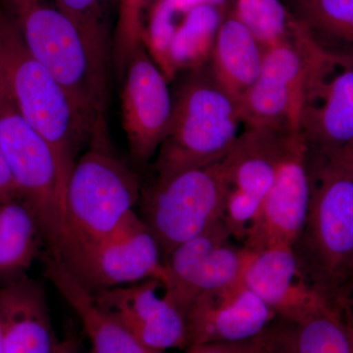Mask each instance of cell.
<instances>
[{
	"label": "cell",
	"instance_id": "9",
	"mask_svg": "<svg viewBox=\"0 0 353 353\" xmlns=\"http://www.w3.org/2000/svg\"><path fill=\"white\" fill-rule=\"evenodd\" d=\"M232 238L222 219L165 256L166 294L183 313L202 294L243 280L248 252L232 245Z\"/></svg>",
	"mask_w": 353,
	"mask_h": 353
},
{
	"label": "cell",
	"instance_id": "2",
	"mask_svg": "<svg viewBox=\"0 0 353 353\" xmlns=\"http://www.w3.org/2000/svg\"><path fill=\"white\" fill-rule=\"evenodd\" d=\"M31 51L68 90L92 137L108 134L106 50L88 39L53 0H2Z\"/></svg>",
	"mask_w": 353,
	"mask_h": 353
},
{
	"label": "cell",
	"instance_id": "16",
	"mask_svg": "<svg viewBox=\"0 0 353 353\" xmlns=\"http://www.w3.org/2000/svg\"><path fill=\"white\" fill-rule=\"evenodd\" d=\"M44 275L80 319L88 353H163L146 347L117 319L97 305L94 294L62 260L44 252Z\"/></svg>",
	"mask_w": 353,
	"mask_h": 353
},
{
	"label": "cell",
	"instance_id": "32",
	"mask_svg": "<svg viewBox=\"0 0 353 353\" xmlns=\"http://www.w3.org/2000/svg\"><path fill=\"white\" fill-rule=\"evenodd\" d=\"M0 353H3V338H2L1 320H0Z\"/></svg>",
	"mask_w": 353,
	"mask_h": 353
},
{
	"label": "cell",
	"instance_id": "12",
	"mask_svg": "<svg viewBox=\"0 0 353 353\" xmlns=\"http://www.w3.org/2000/svg\"><path fill=\"white\" fill-rule=\"evenodd\" d=\"M92 294L99 307L112 315L146 347L161 352L190 348L187 318L167 296L162 281L150 279Z\"/></svg>",
	"mask_w": 353,
	"mask_h": 353
},
{
	"label": "cell",
	"instance_id": "6",
	"mask_svg": "<svg viewBox=\"0 0 353 353\" xmlns=\"http://www.w3.org/2000/svg\"><path fill=\"white\" fill-rule=\"evenodd\" d=\"M0 148L18 199L43 232L46 252L63 261L67 252L65 187L52 146L21 116L0 78Z\"/></svg>",
	"mask_w": 353,
	"mask_h": 353
},
{
	"label": "cell",
	"instance_id": "29",
	"mask_svg": "<svg viewBox=\"0 0 353 353\" xmlns=\"http://www.w3.org/2000/svg\"><path fill=\"white\" fill-rule=\"evenodd\" d=\"M179 15H185L192 9L203 6L223 7L225 8L228 0H166Z\"/></svg>",
	"mask_w": 353,
	"mask_h": 353
},
{
	"label": "cell",
	"instance_id": "28",
	"mask_svg": "<svg viewBox=\"0 0 353 353\" xmlns=\"http://www.w3.org/2000/svg\"><path fill=\"white\" fill-rule=\"evenodd\" d=\"M18 199L17 189L6 157L0 148V202Z\"/></svg>",
	"mask_w": 353,
	"mask_h": 353
},
{
	"label": "cell",
	"instance_id": "1",
	"mask_svg": "<svg viewBox=\"0 0 353 353\" xmlns=\"http://www.w3.org/2000/svg\"><path fill=\"white\" fill-rule=\"evenodd\" d=\"M308 167L307 217L292 250L318 296L343 312L353 294V145L308 152Z\"/></svg>",
	"mask_w": 353,
	"mask_h": 353
},
{
	"label": "cell",
	"instance_id": "33",
	"mask_svg": "<svg viewBox=\"0 0 353 353\" xmlns=\"http://www.w3.org/2000/svg\"><path fill=\"white\" fill-rule=\"evenodd\" d=\"M350 327H352V326H350ZM352 328L353 329V327H352Z\"/></svg>",
	"mask_w": 353,
	"mask_h": 353
},
{
	"label": "cell",
	"instance_id": "24",
	"mask_svg": "<svg viewBox=\"0 0 353 353\" xmlns=\"http://www.w3.org/2000/svg\"><path fill=\"white\" fill-rule=\"evenodd\" d=\"M234 15L264 50L292 36L294 20L282 0H236Z\"/></svg>",
	"mask_w": 353,
	"mask_h": 353
},
{
	"label": "cell",
	"instance_id": "13",
	"mask_svg": "<svg viewBox=\"0 0 353 353\" xmlns=\"http://www.w3.org/2000/svg\"><path fill=\"white\" fill-rule=\"evenodd\" d=\"M185 315L190 347L252 340L277 318L245 280L197 297L185 309Z\"/></svg>",
	"mask_w": 353,
	"mask_h": 353
},
{
	"label": "cell",
	"instance_id": "4",
	"mask_svg": "<svg viewBox=\"0 0 353 353\" xmlns=\"http://www.w3.org/2000/svg\"><path fill=\"white\" fill-rule=\"evenodd\" d=\"M141 196L138 175L115 154L109 137L92 139L77 159L65 189L63 262L112 234L136 213Z\"/></svg>",
	"mask_w": 353,
	"mask_h": 353
},
{
	"label": "cell",
	"instance_id": "23",
	"mask_svg": "<svg viewBox=\"0 0 353 353\" xmlns=\"http://www.w3.org/2000/svg\"><path fill=\"white\" fill-rule=\"evenodd\" d=\"M294 19L311 34L353 43V0H285Z\"/></svg>",
	"mask_w": 353,
	"mask_h": 353
},
{
	"label": "cell",
	"instance_id": "11",
	"mask_svg": "<svg viewBox=\"0 0 353 353\" xmlns=\"http://www.w3.org/2000/svg\"><path fill=\"white\" fill-rule=\"evenodd\" d=\"M122 92L123 127L130 157L143 167L163 143L170 126L174 101L168 79L155 63L145 44L128 57Z\"/></svg>",
	"mask_w": 353,
	"mask_h": 353
},
{
	"label": "cell",
	"instance_id": "15",
	"mask_svg": "<svg viewBox=\"0 0 353 353\" xmlns=\"http://www.w3.org/2000/svg\"><path fill=\"white\" fill-rule=\"evenodd\" d=\"M3 353H55L53 330L43 285L30 276L0 285Z\"/></svg>",
	"mask_w": 353,
	"mask_h": 353
},
{
	"label": "cell",
	"instance_id": "17",
	"mask_svg": "<svg viewBox=\"0 0 353 353\" xmlns=\"http://www.w3.org/2000/svg\"><path fill=\"white\" fill-rule=\"evenodd\" d=\"M294 134L297 132L245 127L223 157L230 189L239 190L262 203L273 185L289 139Z\"/></svg>",
	"mask_w": 353,
	"mask_h": 353
},
{
	"label": "cell",
	"instance_id": "25",
	"mask_svg": "<svg viewBox=\"0 0 353 353\" xmlns=\"http://www.w3.org/2000/svg\"><path fill=\"white\" fill-rule=\"evenodd\" d=\"M152 0H121V12L116 36L118 62L125 66L130 54L143 46L145 30L143 15Z\"/></svg>",
	"mask_w": 353,
	"mask_h": 353
},
{
	"label": "cell",
	"instance_id": "21",
	"mask_svg": "<svg viewBox=\"0 0 353 353\" xmlns=\"http://www.w3.org/2000/svg\"><path fill=\"white\" fill-rule=\"evenodd\" d=\"M46 250L43 232L19 199L0 202V285L29 276Z\"/></svg>",
	"mask_w": 353,
	"mask_h": 353
},
{
	"label": "cell",
	"instance_id": "8",
	"mask_svg": "<svg viewBox=\"0 0 353 353\" xmlns=\"http://www.w3.org/2000/svg\"><path fill=\"white\" fill-rule=\"evenodd\" d=\"M64 263L92 292L150 279L166 280L160 246L137 212L112 234L78 250Z\"/></svg>",
	"mask_w": 353,
	"mask_h": 353
},
{
	"label": "cell",
	"instance_id": "19",
	"mask_svg": "<svg viewBox=\"0 0 353 353\" xmlns=\"http://www.w3.org/2000/svg\"><path fill=\"white\" fill-rule=\"evenodd\" d=\"M269 331L272 353H353L352 327L328 304L299 321L276 318Z\"/></svg>",
	"mask_w": 353,
	"mask_h": 353
},
{
	"label": "cell",
	"instance_id": "31",
	"mask_svg": "<svg viewBox=\"0 0 353 353\" xmlns=\"http://www.w3.org/2000/svg\"><path fill=\"white\" fill-rule=\"evenodd\" d=\"M343 314H345L348 324L353 327V310L345 311V312H343Z\"/></svg>",
	"mask_w": 353,
	"mask_h": 353
},
{
	"label": "cell",
	"instance_id": "14",
	"mask_svg": "<svg viewBox=\"0 0 353 353\" xmlns=\"http://www.w3.org/2000/svg\"><path fill=\"white\" fill-rule=\"evenodd\" d=\"M246 252L245 285L277 318L299 321L328 304L309 284L292 246Z\"/></svg>",
	"mask_w": 353,
	"mask_h": 353
},
{
	"label": "cell",
	"instance_id": "30",
	"mask_svg": "<svg viewBox=\"0 0 353 353\" xmlns=\"http://www.w3.org/2000/svg\"><path fill=\"white\" fill-rule=\"evenodd\" d=\"M55 353H83L80 341L72 331L67 332L63 338L58 341Z\"/></svg>",
	"mask_w": 353,
	"mask_h": 353
},
{
	"label": "cell",
	"instance_id": "10",
	"mask_svg": "<svg viewBox=\"0 0 353 353\" xmlns=\"http://www.w3.org/2000/svg\"><path fill=\"white\" fill-rule=\"evenodd\" d=\"M311 196L308 148L301 132L292 134L270 190L248 229L243 248L259 252L294 245L307 217Z\"/></svg>",
	"mask_w": 353,
	"mask_h": 353
},
{
	"label": "cell",
	"instance_id": "18",
	"mask_svg": "<svg viewBox=\"0 0 353 353\" xmlns=\"http://www.w3.org/2000/svg\"><path fill=\"white\" fill-rule=\"evenodd\" d=\"M317 97H322V105L306 108L301 119L308 152L329 153L352 146L353 66L325 83Z\"/></svg>",
	"mask_w": 353,
	"mask_h": 353
},
{
	"label": "cell",
	"instance_id": "5",
	"mask_svg": "<svg viewBox=\"0 0 353 353\" xmlns=\"http://www.w3.org/2000/svg\"><path fill=\"white\" fill-rule=\"evenodd\" d=\"M241 125L239 101L211 70H194L174 101L170 126L155 155V176L220 160L240 136Z\"/></svg>",
	"mask_w": 353,
	"mask_h": 353
},
{
	"label": "cell",
	"instance_id": "22",
	"mask_svg": "<svg viewBox=\"0 0 353 353\" xmlns=\"http://www.w3.org/2000/svg\"><path fill=\"white\" fill-rule=\"evenodd\" d=\"M223 7H196L178 23L169 50L173 76L182 69H201L212 54L224 18Z\"/></svg>",
	"mask_w": 353,
	"mask_h": 353
},
{
	"label": "cell",
	"instance_id": "26",
	"mask_svg": "<svg viewBox=\"0 0 353 353\" xmlns=\"http://www.w3.org/2000/svg\"><path fill=\"white\" fill-rule=\"evenodd\" d=\"M88 39L106 50L102 0H53Z\"/></svg>",
	"mask_w": 353,
	"mask_h": 353
},
{
	"label": "cell",
	"instance_id": "7",
	"mask_svg": "<svg viewBox=\"0 0 353 353\" xmlns=\"http://www.w3.org/2000/svg\"><path fill=\"white\" fill-rule=\"evenodd\" d=\"M230 180L223 158L171 175L155 176L141 192L146 226L160 246L163 259L185 241L223 219Z\"/></svg>",
	"mask_w": 353,
	"mask_h": 353
},
{
	"label": "cell",
	"instance_id": "20",
	"mask_svg": "<svg viewBox=\"0 0 353 353\" xmlns=\"http://www.w3.org/2000/svg\"><path fill=\"white\" fill-rule=\"evenodd\" d=\"M265 50L234 15L223 20L211 54V72L236 101L259 78Z\"/></svg>",
	"mask_w": 353,
	"mask_h": 353
},
{
	"label": "cell",
	"instance_id": "3",
	"mask_svg": "<svg viewBox=\"0 0 353 353\" xmlns=\"http://www.w3.org/2000/svg\"><path fill=\"white\" fill-rule=\"evenodd\" d=\"M0 78L18 112L52 146L66 189L79 150L92 139V130L68 90L28 50L2 7Z\"/></svg>",
	"mask_w": 353,
	"mask_h": 353
},
{
	"label": "cell",
	"instance_id": "27",
	"mask_svg": "<svg viewBox=\"0 0 353 353\" xmlns=\"http://www.w3.org/2000/svg\"><path fill=\"white\" fill-rule=\"evenodd\" d=\"M188 353H272L269 327L252 340L239 343H205L189 348Z\"/></svg>",
	"mask_w": 353,
	"mask_h": 353
},
{
	"label": "cell",
	"instance_id": "34",
	"mask_svg": "<svg viewBox=\"0 0 353 353\" xmlns=\"http://www.w3.org/2000/svg\"><path fill=\"white\" fill-rule=\"evenodd\" d=\"M353 330V329H352Z\"/></svg>",
	"mask_w": 353,
	"mask_h": 353
}]
</instances>
